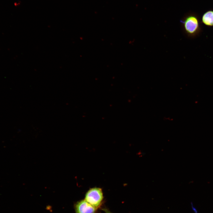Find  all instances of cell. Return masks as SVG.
<instances>
[{
	"label": "cell",
	"mask_w": 213,
	"mask_h": 213,
	"mask_svg": "<svg viewBox=\"0 0 213 213\" xmlns=\"http://www.w3.org/2000/svg\"><path fill=\"white\" fill-rule=\"evenodd\" d=\"M101 209L105 213H113L112 212H111L108 208L106 207H102L101 208Z\"/></svg>",
	"instance_id": "cell-5"
},
{
	"label": "cell",
	"mask_w": 213,
	"mask_h": 213,
	"mask_svg": "<svg viewBox=\"0 0 213 213\" xmlns=\"http://www.w3.org/2000/svg\"><path fill=\"white\" fill-rule=\"evenodd\" d=\"M180 22L185 33L189 37H196L201 31L198 20L194 16H187L181 20Z\"/></svg>",
	"instance_id": "cell-1"
},
{
	"label": "cell",
	"mask_w": 213,
	"mask_h": 213,
	"mask_svg": "<svg viewBox=\"0 0 213 213\" xmlns=\"http://www.w3.org/2000/svg\"><path fill=\"white\" fill-rule=\"evenodd\" d=\"M202 20L206 25L213 26V11H209L205 13L203 16Z\"/></svg>",
	"instance_id": "cell-4"
},
{
	"label": "cell",
	"mask_w": 213,
	"mask_h": 213,
	"mask_svg": "<svg viewBox=\"0 0 213 213\" xmlns=\"http://www.w3.org/2000/svg\"><path fill=\"white\" fill-rule=\"evenodd\" d=\"M74 207L75 213H97L98 210L84 199L76 202Z\"/></svg>",
	"instance_id": "cell-3"
},
{
	"label": "cell",
	"mask_w": 213,
	"mask_h": 213,
	"mask_svg": "<svg viewBox=\"0 0 213 213\" xmlns=\"http://www.w3.org/2000/svg\"><path fill=\"white\" fill-rule=\"evenodd\" d=\"M84 199L98 210L101 209L104 201L102 189L97 187L90 188L86 192Z\"/></svg>",
	"instance_id": "cell-2"
}]
</instances>
